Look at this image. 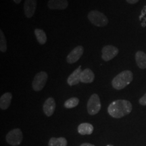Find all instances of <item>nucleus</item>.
<instances>
[{"instance_id": "nucleus-1", "label": "nucleus", "mask_w": 146, "mask_h": 146, "mask_svg": "<svg viewBox=\"0 0 146 146\" xmlns=\"http://www.w3.org/2000/svg\"><path fill=\"white\" fill-rule=\"evenodd\" d=\"M133 106L128 100H118L112 102L108 108V112L114 118H120L131 112Z\"/></svg>"}, {"instance_id": "nucleus-2", "label": "nucleus", "mask_w": 146, "mask_h": 146, "mask_svg": "<svg viewBox=\"0 0 146 146\" xmlns=\"http://www.w3.org/2000/svg\"><path fill=\"white\" fill-rule=\"evenodd\" d=\"M133 79V74L131 70H124L117 74L112 81L113 88L121 90L129 85Z\"/></svg>"}, {"instance_id": "nucleus-3", "label": "nucleus", "mask_w": 146, "mask_h": 146, "mask_svg": "<svg viewBox=\"0 0 146 146\" xmlns=\"http://www.w3.org/2000/svg\"><path fill=\"white\" fill-rule=\"evenodd\" d=\"M87 18L92 25L98 27H106L108 24L107 16L98 10H91L89 12Z\"/></svg>"}, {"instance_id": "nucleus-4", "label": "nucleus", "mask_w": 146, "mask_h": 146, "mask_svg": "<svg viewBox=\"0 0 146 146\" xmlns=\"http://www.w3.org/2000/svg\"><path fill=\"white\" fill-rule=\"evenodd\" d=\"M101 102L99 96L96 94L91 95L87 105V112L89 114L92 116L97 114L101 110Z\"/></svg>"}, {"instance_id": "nucleus-5", "label": "nucleus", "mask_w": 146, "mask_h": 146, "mask_svg": "<svg viewBox=\"0 0 146 146\" xmlns=\"http://www.w3.org/2000/svg\"><path fill=\"white\" fill-rule=\"evenodd\" d=\"M6 141L11 145H19L23 141V134L20 129H14L8 132L5 137Z\"/></svg>"}, {"instance_id": "nucleus-6", "label": "nucleus", "mask_w": 146, "mask_h": 146, "mask_svg": "<svg viewBox=\"0 0 146 146\" xmlns=\"http://www.w3.org/2000/svg\"><path fill=\"white\" fill-rule=\"evenodd\" d=\"M47 78H48V75L46 72L41 71V72H38L35 76L32 83V87L33 90L35 91H41L46 84Z\"/></svg>"}, {"instance_id": "nucleus-7", "label": "nucleus", "mask_w": 146, "mask_h": 146, "mask_svg": "<svg viewBox=\"0 0 146 146\" xmlns=\"http://www.w3.org/2000/svg\"><path fill=\"white\" fill-rule=\"evenodd\" d=\"M119 50L113 45H106L102 50V58L104 61L108 62L112 60L118 54Z\"/></svg>"}, {"instance_id": "nucleus-8", "label": "nucleus", "mask_w": 146, "mask_h": 146, "mask_svg": "<svg viewBox=\"0 0 146 146\" xmlns=\"http://www.w3.org/2000/svg\"><path fill=\"white\" fill-rule=\"evenodd\" d=\"M83 52L84 48L81 45H78V46L74 47L67 56L66 62L68 64H74L76 62L83 56Z\"/></svg>"}, {"instance_id": "nucleus-9", "label": "nucleus", "mask_w": 146, "mask_h": 146, "mask_svg": "<svg viewBox=\"0 0 146 146\" xmlns=\"http://www.w3.org/2000/svg\"><path fill=\"white\" fill-rule=\"evenodd\" d=\"M37 0H25L24 4V12L27 18H32L35 13Z\"/></svg>"}, {"instance_id": "nucleus-10", "label": "nucleus", "mask_w": 146, "mask_h": 146, "mask_svg": "<svg viewBox=\"0 0 146 146\" xmlns=\"http://www.w3.org/2000/svg\"><path fill=\"white\" fill-rule=\"evenodd\" d=\"M56 102L53 98H48L45 100L43 104V112L47 116H52L55 112L56 110Z\"/></svg>"}, {"instance_id": "nucleus-11", "label": "nucleus", "mask_w": 146, "mask_h": 146, "mask_svg": "<svg viewBox=\"0 0 146 146\" xmlns=\"http://www.w3.org/2000/svg\"><path fill=\"white\" fill-rule=\"evenodd\" d=\"M47 6L50 10H63L68 8V2L67 0H49Z\"/></svg>"}, {"instance_id": "nucleus-12", "label": "nucleus", "mask_w": 146, "mask_h": 146, "mask_svg": "<svg viewBox=\"0 0 146 146\" xmlns=\"http://www.w3.org/2000/svg\"><path fill=\"white\" fill-rule=\"evenodd\" d=\"M82 72L81 66H79L67 78V83L70 86L78 85L81 82V74Z\"/></svg>"}, {"instance_id": "nucleus-13", "label": "nucleus", "mask_w": 146, "mask_h": 146, "mask_svg": "<svg viewBox=\"0 0 146 146\" xmlns=\"http://www.w3.org/2000/svg\"><path fill=\"white\" fill-rule=\"evenodd\" d=\"M95 74L90 68H85L81 74V82L83 83H91L94 81Z\"/></svg>"}, {"instance_id": "nucleus-14", "label": "nucleus", "mask_w": 146, "mask_h": 146, "mask_svg": "<svg viewBox=\"0 0 146 146\" xmlns=\"http://www.w3.org/2000/svg\"><path fill=\"white\" fill-rule=\"evenodd\" d=\"M12 98V94L10 92L5 93L0 98V108L3 110L8 109L10 107L11 100Z\"/></svg>"}, {"instance_id": "nucleus-15", "label": "nucleus", "mask_w": 146, "mask_h": 146, "mask_svg": "<svg viewBox=\"0 0 146 146\" xmlns=\"http://www.w3.org/2000/svg\"><path fill=\"white\" fill-rule=\"evenodd\" d=\"M135 61L139 68L146 69V54L142 51H138L135 54Z\"/></svg>"}, {"instance_id": "nucleus-16", "label": "nucleus", "mask_w": 146, "mask_h": 146, "mask_svg": "<svg viewBox=\"0 0 146 146\" xmlns=\"http://www.w3.org/2000/svg\"><path fill=\"white\" fill-rule=\"evenodd\" d=\"M78 132L82 135H91L94 132V126L87 123H81L78 127Z\"/></svg>"}, {"instance_id": "nucleus-17", "label": "nucleus", "mask_w": 146, "mask_h": 146, "mask_svg": "<svg viewBox=\"0 0 146 146\" xmlns=\"http://www.w3.org/2000/svg\"><path fill=\"white\" fill-rule=\"evenodd\" d=\"M68 142L64 137H52L49 141L48 146H67Z\"/></svg>"}, {"instance_id": "nucleus-18", "label": "nucleus", "mask_w": 146, "mask_h": 146, "mask_svg": "<svg viewBox=\"0 0 146 146\" xmlns=\"http://www.w3.org/2000/svg\"><path fill=\"white\" fill-rule=\"evenodd\" d=\"M34 33L35 35L36 40L39 42V44L44 45L47 41V36L44 31L39 29H35Z\"/></svg>"}, {"instance_id": "nucleus-19", "label": "nucleus", "mask_w": 146, "mask_h": 146, "mask_svg": "<svg viewBox=\"0 0 146 146\" xmlns=\"http://www.w3.org/2000/svg\"><path fill=\"white\" fill-rule=\"evenodd\" d=\"M78 103H79V100H78V98H76V97H73V98H71L70 99L67 100L66 101L64 102V106L66 108L70 109L77 106L78 105Z\"/></svg>"}, {"instance_id": "nucleus-20", "label": "nucleus", "mask_w": 146, "mask_h": 146, "mask_svg": "<svg viewBox=\"0 0 146 146\" xmlns=\"http://www.w3.org/2000/svg\"><path fill=\"white\" fill-rule=\"evenodd\" d=\"M8 47H7V41L4 33L2 30H0V51L1 52L5 53L7 51Z\"/></svg>"}, {"instance_id": "nucleus-21", "label": "nucleus", "mask_w": 146, "mask_h": 146, "mask_svg": "<svg viewBox=\"0 0 146 146\" xmlns=\"http://www.w3.org/2000/svg\"><path fill=\"white\" fill-rule=\"evenodd\" d=\"M139 103L141 106H146V93L139 100Z\"/></svg>"}, {"instance_id": "nucleus-22", "label": "nucleus", "mask_w": 146, "mask_h": 146, "mask_svg": "<svg viewBox=\"0 0 146 146\" xmlns=\"http://www.w3.org/2000/svg\"><path fill=\"white\" fill-rule=\"evenodd\" d=\"M127 3H130V4H135V3H137L139 0H126Z\"/></svg>"}, {"instance_id": "nucleus-23", "label": "nucleus", "mask_w": 146, "mask_h": 146, "mask_svg": "<svg viewBox=\"0 0 146 146\" xmlns=\"http://www.w3.org/2000/svg\"><path fill=\"white\" fill-rule=\"evenodd\" d=\"M80 146H96V145H93V144H91V143H83V144H81V145H80Z\"/></svg>"}, {"instance_id": "nucleus-24", "label": "nucleus", "mask_w": 146, "mask_h": 146, "mask_svg": "<svg viewBox=\"0 0 146 146\" xmlns=\"http://www.w3.org/2000/svg\"><path fill=\"white\" fill-rule=\"evenodd\" d=\"M14 2L16 3V4H18V3H20L22 1V0H13Z\"/></svg>"}, {"instance_id": "nucleus-25", "label": "nucleus", "mask_w": 146, "mask_h": 146, "mask_svg": "<svg viewBox=\"0 0 146 146\" xmlns=\"http://www.w3.org/2000/svg\"><path fill=\"white\" fill-rule=\"evenodd\" d=\"M106 146H114V145H107Z\"/></svg>"}]
</instances>
